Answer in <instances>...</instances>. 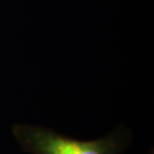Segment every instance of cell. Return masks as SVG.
Instances as JSON below:
<instances>
[{"label":"cell","instance_id":"1","mask_svg":"<svg viewBox=\"0 0 154 154\" xmlns=\"http://www.w3.org/2000/svg\"><path fill=\"white\" fill-rule=\"evenodd\" d=\"M12 135L28 154H124L132 134L126 127H117L94 140H79L39 125L15 124Z\"/></svg>","mask_w":154,"mask_h":154}]
</instances>
